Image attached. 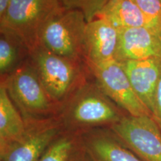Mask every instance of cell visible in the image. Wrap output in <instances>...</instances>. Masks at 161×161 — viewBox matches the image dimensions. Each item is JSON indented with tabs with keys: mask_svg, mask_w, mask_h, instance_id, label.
Wrapping results in <instances>:
<instances>
[{
	"mask_svg": "<svg viewBox=\"0 0 161 161\" xmlns=\"http://www.w3.org/2000/svg\"><path fill=\"white\" fill-rule=\"evenodd\" d=\"M126 114L102 91L95 80H86L60 105L56 116L64 131L82 133L94 128H109Z\"/></svg>",
	"mask_w": 161,
	"mask_h": 161,
	"instance_id": "cell-1",
	"label": "cell"
},
{
	"mask_svg": "<svg viewBox=\"0 0 161 161\" xmlns=\"http://www.w3.org/2000/svg\"><path fill=\"white\" fill-rule=\"evenodd\" d=\"M29 61L50 97L60 106L90 74L83 60L58 55L41 45L30 53Z\"/></svg>",
	"mask_w": 161,
	"mask_h": 161,
	"instance_id": "cell-2",
	"label": "cell"
},
{
	"mask_svg": "<svg viewBox=\"0 0 161 161\" xmlns=\"http://www.w3.org/2000/svg\"><path fill=\"white\" fill-rule=\"evenodd\" d=\"M1 82L25 122L58 115L60 106L50 97L29 59L14 72L2 78Z\"/></svg>",
	"mask_w": 161,
	"mask_h": 161,
	"instance_id": "cell-3",
	"label": "cell"
},
{
	"mask_svg": "<svg viewBox=\"0 0 161 161\" xmlns=\"http://www.w3.org/2000/svg\"><path fill=\"white\" fill-rule=\"evenodd\" d=\"M64 8L59 0H11L5 16L0 19V31L17 36L30 55L40 45L45 25Z\"/></svg>",
	"mask_w": 161,
	"mask_h": 161,
	"instance_id": "cell-4",
	"label": "cell"
},
{
	"mask_svg": "<svg viewBox=\"0 0 161 161\" xmlns=\"http://www.w3.org/2000/svg\"><path fill=\"white\" fill-rule=\"evenodd\" d=\"M86 24L87 21L81 11L64 8L43 28L40 45L58 55L84 61Z\"/></svg>",
	"mask_w": 161,
	"mask_h": 161,
	"instance_id": "cell-5",
	"label": "cell"
},
{
	"mask_svg": "<svg viewBox=\"0 0 161 161\" xmlns=\"http://www.w3.org/2000/svg\"><path fill=\"white\" fill-rule=\"evenodd\" d=\"M109 128L142 161H161V130L152 116L126 114Z\"/></svg>",
	"mask_w": 161,
	"mask_h": 161,
	"instance_id": "cell-6",
	"label": "cell"
},
{
	"mask_svg": "<svg viewBox=\"0 0 161 161\" xmlns=\"http://www.w3.org/2000/svg\"><path fill=\"white\" fill-rule=\"evenodd\" d=\"M86 66L102 91L127 114L152 116L139 99L119 62L112 60Z\"/></svg>",
	"mask_w": 161,
	"mask_h": 161,
	"instance_id": "cell-7",
	"label": "cell"
},
{
	"mask_svg": "<svg viewBox=\"0 0 161 161\" xmlns=\"http://www.w3.org/2000/svg\"><path fill=\"white\" fill-rule=\"evenodd\" d=\"M19 141L0 149L2 161H39L49 145L64 131L57 116L25 122Z\"/></svg>",
	"mask_w": 161,
	"mask_h": 161,
	"instance_id": "cell-8",
	"label": "cell"
},
{
	"mask_svg": "<svg viewBox=\"0 0 161 161\" xmlns=\"http://www.w3.org/2000/svg\"><path fill=\"white\" fill-rule=\"evenodd\" d=\"M119 31L101 17L87 22L84 35L83 59L86 65L115 60Z\"/></svg>",
	"mask_w": 161,
	"mask_h": 161,
	"instance_id": "cell-9",
	"label": "cell"
},
{
	"mask_svg": "<svg viewBox=\"0 0 161 161\" xmlns=\"http://www.w3.org/2000/svg\"><path fill=\"white\" fill-rule=\"evenodd\" d=\"M119 63L139 99L152 116L157 88L161 78V57Z\"/></svg>",
	"mask_w": 161,
	"mask_h": 161,
	"instance_id": "cell-10",
	"label": "cell"
},
{
	"mask_svg": "<svg viewBox=\"0 0 161 161\" xmlns=\"http://www.w3.org/2000/svg\"><path fill=\"white\" fill-rule=\"evenodd\" d=\"M118 62L161 57V37L147 26L119 29Z\"/></svg>",
	"mask_w": 161,
	"mask_h": 161,
	"instance_id": "cell-11",
	"label": "cell"
},
{
	"mask_svg": "<svg viewBox=\"0 0 161 161\" xmlns=\"http://www.w3.org/2000/svg\"><path fill=\"white\" fill-rule=\"evenodd\" d=\"M82 146L92 161H142L119 140L110 128L81 133Z\"/></svg>",
	"mask_w": 161,
	"mask_h": 161,
	"instance_id": "cell-12",
	"label": "cell"
},
{
	"mask_svg": "<svg viewBox=\"0 0 161 161\" xmlns=\"http://www.w3.org/2000/svg\"><path fill=\"white\" fill-rule=\"evenodd\" d=\"M27 128L25 120L0 82V149L19 141Z\"/></svg>",
	"mask_w": 161,
	"mask_h": 161,
	"instance_id": "cell-13",
	"label": "cell"
},
{
	"mask_svg": "<svg viewBox=\"0 0 161 161\" xmlns=\"http://www.w3.org/2000/svg\"><path fill=\"white\" fill-rule=\"evenodd\" d=\"M97 17L107 20L118 30L148 27L143 14L132 0H108Z\"/></svg>",
	"mask_w": 161,
	"mask_h": 161,
	"instance_id": "cell-14",
	"label": "cell"
},
{
	"mask_svg": "<svg viewBox=\"0 0 161 161\" xmlns=\"http://www.w3.org/2000/svg\"><path fill=\"white\" fill-rule=\"evenodd\" d=\"M29 52L23 42L8 31H0V75H10L29 59Z\"/></svg>",
	"mask_w": 161,
	"mask_h": 161,
	"instance_id": "cell-15",
	"label": "cell"
},
{
	"mask_svg": "<svg viewBox=\"0 0 161 161\" xmlns=\"http://www.w3.org/2000/svg\"><path fill=\"white\" fill-rule=\"evenodd\" d=\"M82 149L81 133L63 131L49 145L39 161H73Z\"/></svg>",
	"mask_w": 161,
	"mask_h": 161,
	"instance_id": "cell-16",
	"label": "cell"
},
{
	"mask_svg": "<svg viewBox=\"0 0 161 161\" xmlns=\"http://www.w3.org/2000/svg\"><path fill=\"white\" fill-rule=\"evenodd\" d=\"M146 17L150 29L161 37V0H132Z\"/></svg>",
	"mask_w": 161,
	"mask_h": 161,
	"instance_id": "cell-17",
	"label": "cell"
},
{
	"mask_svg": "<svg viewBox=\"0 0 161 161\" xmlns=\"http://www.w3.org/2000/svg\"><path fill=\"white\" fill-rule=\"evenodd\" d=\"M108 0H59L64 8L78 10L85 16L87 22L97 17Z\"/></svg>",
	"mask_w": 161,
	"mask_h": 161,
	"instance_id": "cell-18",
	"label": "cell"
},
{
	"mask_svg": "<svg viewBox=\"0 0 161 161\" xmlns=\"http://www.w3.org/2000/svg\"><path fill=\"white\" fill-rule=\"evenodd\" d=\"M152 118L158 124L159 128L161 130V78L160 81H159L158 88H157Z\"/></svg>",
	"mask_w": 161,
	"mask_h": 161,
	"instance_id": "cell-19",
	"label": "cell"
},
{
	"mask_svg": "<svg viewBox=\"0 0 161 161\" xmlns=\"http://www.w3.org/2000/svg\"><path fill=\"white\" fill-rule=\"evenodd\" d=\"M11 0H0V19L5 16Z\"/></svg>",
	"mask_w": 161,
	"mask_h": 161,
	"instance_id": "cell-20",
	"label": "cell"
},
{
	"mask_svg": "<svg viewBox=\"0 0 161 161\" xmlns=\"http://www.w3.org/2000/svg\"><path fill=\"white\" fill-rule=\"evenodd\" d=\"M73 161H92L86 152H84V148L80 152L78 153V154L75 157Z\"/></svg>",
	"mask_w": 161,
	"mask_h": 161,
	"instance_id": "cell-21",
	"label": "cell"
}]
</instances>
